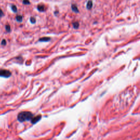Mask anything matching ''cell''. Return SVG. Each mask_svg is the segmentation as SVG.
Listing matches in <instances>:
<instances>
[{"instance_id":"cell-1","label":"cell","mask_w":140,"mask_h":140,"mask_svg":"<svg viewBox=\"0 0 140 140\" xmlns=\"http://www.w3.org/2000/svg\"><path fill=\"white\" fill-rule=\"evenodd\" d=\"M33 118H34V114L31 112L23 111L18 114L17 119L20 122H24L31 120Z\"/></svg>"},{"instance_id":"cell-2","label":"cell","mask_w":140,"mask_h":140,"mask_svg":"<svg viewBox=\"0 0 140 140\" xmlns=\"http://www.w3.org/2000/svg\"><path fill=\"white\" fill-rule=\"evenodd\" d=\"M12 75V73L7 70H0V77L4 78H9Z\"/></svg>"},{"instance_id":"cell-3","label":"cell","mask_w":140,"mask_h":140,"mask_svg":"<svg viewBox=\"0 0 140 140\" xmlns=\"http://www.w3.org/2000/svg\"><path fill=\"white\" fill-rule=\"evenodd\" d=\"M37 9L38 10L39 12H44L45 11V6L43 4H39L37 7Z\"/></svg>"},{"instance_id":"cell-4","label":"cell","mask_w":140,"mask_h":140,"mask_svg":"<svg viewBox=\"0 0 140 140\" xmlns=\"http://www.w3.org/2000/svg\"><path fill=\"white\" fill-rule=\"evenodd\" d=\"M41 115H38V116H36V117H34L31 120V123L33 124H35L36 123H37V122H39L40 119H41Z\"/></svg>"},{"instance_id":"cell-5","label":"cell","mask_w":140,"mask_h":140,"mask_svg":"<svg viewBox=\"0 0 140 140\" xmlns=\"http://www.w3.org/2000/svg\"><path fill=\"white\" fill-rule=\"evenodd\" d=\"M51 40V38L49 37H43L39 39L38 42H48Z\"/></svg>"},{"instance_id":"cell-6","label":"cell","mask_w":140,"mask_h":140,"mask_svg":"<svg viewBox=\"0 0 140 140\" xmlns=\"http://www.w3.org/2000/svg\"><path fill=\"white\" fill-rule=\"evenodd\" d=\"M71 7L72 10L75 13H78L79 12V11L78 10V7L76 4H72Z\"/></svg>"},{"instance_id":"cell-7","label":"cell","mask_w":140,"mask_h":140,"mask_svg":"<svg viewBox=\"0 0 140 140\" xmlns=\"http://www.w3.org/2000/svg\"><path fill=\"white\" fill-rule=\"evenodd\" d=\"M93 1H92L91 0H89V1H88L87 3L86 7L87 8V9H88V10L91 9L92 7H93Z\"/></svg>"},{"instance_id":"cell-8","label":"cell","mask_w":140,"mask_h":140,"mask_svg":"<svg viewBox=\"0 0 140 140\" xmlns=\"http://www.w3.org/2000/svg\"><path fill=\"white\" fill-rule=\"evenodd\" d=\"M72 25H73V27L74 29H78L79 28V23L77 21L73 22V23H72Z\"/></svg>"},{"instance_id":"cell-9","label":"cell","mask_w":140,"mask_h":140,"mask_svg":"<svg viewBox=\"0 0 140 140\" xmlns=\"http://www.w3.org/2000/svg\"><path fill=\"white\" fill-rule=\"evenodd\" d=\"M23 17L21 15H18L16 17V20L19 22V23H21L23 21Z\"/></svg>"},{"instance_id":"cell-10","label":"cell","mask_w":140,"mask_h":140,"mask_svg":"<svg viewBox=\"0 0 140 140\" xmlns=\"http://www.w3.org/2000/svg\"><path fill=\"white\" fill-rule=\"evenodd\" d=\"M10 8H11V9L13 11V12L16 13L18 12V9H17V7L14 5V4H12L10 6Z\"/></svg>"},{"instance_id":"cell-11","label":"cell","mask_w":140,"mask_h":140,"mask_svg":"<svg viewBox=\"0 0 140 140\" xmlns=\"http://www.w3.org/2000/svg\"><path fill=\"white\" fill-rule=\"evenodd\" d=\"M30 21L31 22V23L32 24H35L36 23V19L34 17H31L30 18Z\"/></svg>"},{"instance_id":"cell-12","label":"cell","mask_w":140,"mask_h":140,"mask_svg":"<svg viewBox=\"0 0 140 140\" xmlns=\"http://www.w3.org/2000/svg\"><path fill=\"white\" fill-rule=\"evenodd\" d=\"M5 29L7 33H10L11 32V28L9 25H6L5 26Z\"/></svg>"},{"instance_id":"cell-13","label":"cell","mask_w":140,"mask_h":140,"mask_svg":"<svg viewBox=\"0 0 140 140\" xmlns=\"http://www.w3.org/2000/svg\"><path fill=\"white\" fill-rule=\"evenodd\" d=\"M30 2L29 0H23V4L25 5H29L30 4Z\"/></svg>"},{"instance_id":"cell-14","label":"cell","mask_w":140,"mask_h":140,"mask_svg":"<svg viewBox=\"0 0 140 140\" xmlns=\"http://www.w3.org/2000/svg\"><path fill=\"white\" fill-rule=\"evenodd\" d=\"M6 44H7V42L6 41V39H2V41L1 42V45H6Z\"/></svg>"},{"instance_id":"cell-15","label":"cell","mask_w":140,"mask_h":140,"mask_svg":"<svg viewBox=\"0 0 140 140\" xmlns=\"http://www.w3.org/2000/svg\"><path fill=\"white\" fill-rule=\"evenodd\" d=\"M4 15V14L3 12L2 11V10H1V9H0V18L3 17Z\"/></svg>"},{"instance_id":"cell-16","label":"cell","mask_w":140,"mask_h":140,"mask_svg":"<svg viewBox=\"0 0 140 140\" xmlns=\"http://www.w3.org/2000/svg\"><path fill=\"white\" fill-rule=\"evenodd\" d=\"M59 12L58 10H55L54 12V14L55 15V16H57V15L59 14Z\"/></svg>"},{"instance_id":"cell-17","label":"cell","mask_w":140,"mask_h":140,"mask_svg":"<svg viewBox=\"0 0 140 140\" xmlns=\"http://www.w3.org/2000/svg\"></svg>"}]
</instances>
